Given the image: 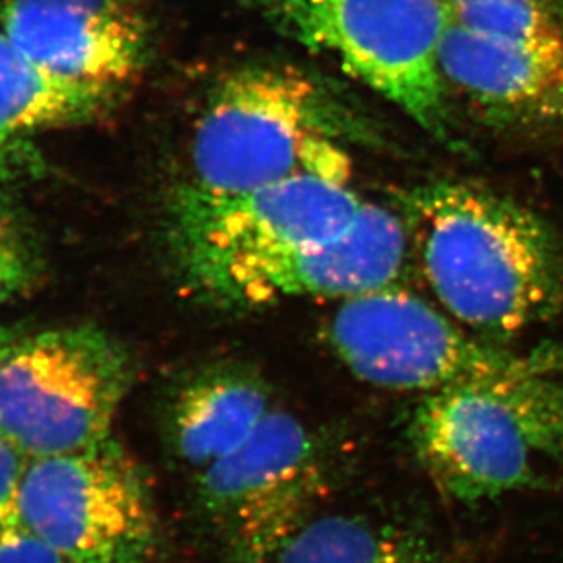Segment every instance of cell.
Here are the masks:
<instances>
[{
  "label": "cell",
  "mask_w": 563,
  "mask_h": 563,
  "mask_svg": "<svg viewBox=\"0 0 563 563\" xmlns=\"http://www.w3.org/2000/svg\"><path fill=\"white\" fill-rule=\"evenodd\" d=\"M409 254L404 219L367 202L356 221L332 240L227 266L191 287L216 303L245 309L287 298L343 301L398 285Z\"/></svg>",
  "instance_id": "10"
},
{
  "label": "cell",
  "mask_w": 563,
  "mask_h": 563,
  "mask_svg": "<svg viewBox=\"0 0 563 563\" xmlns=\"http://www.w3.org/2000/svg\"><path fill=\"white\" fill-rule=\"evenodd\" d=\"M266 563H438L431 543L367 516H312Z\"/></svg>",
  "instance_id": "15"
},
{
  "label": "cell",
  "mask_w": 563,
  "mask_h": 563,
  "mask_svg": "<svg viewBox=\"0 0 563 563\" xmlns=\"http://www.w3.org/2000/svg\"><path fill=\"white\" fill-rule=\"evenodd\" d=\"M10 330L0 329V346L4 345L5 341L10 340L11 338Z\"/></svg>",
  "instance_id": "21"
},
{
  "label": "cell",
  "mask_w": 563,
  "mask_h": 563,
  "mask_svg": "<svg viewBox=\"0 0 563 563\" xmlns=\"http://www.w3.org/2000/svg\"><path fill=\"white\" fill-rule=\"evenodd\" d=\"M338 128L329 97L296 69L234 71L197 123L190 181L177 199H224L298 176L349 181Z\"/></svg>",
  "instance_id": "3"
},
{
  "label": "cell",
  "mask_w": 563,
  "mask_h": 563,
  "mask_svg": "<svg viewBox=\"0 0 563 563\" xmlns=\"http://www.w3.org/2000/svg\"><path fill=\"white\" fill-rule=\"evenodd\" d=\"M440 69L445 88L489 123H563V37H496L449 22Z\"/></svg>",
  "instance_id": "11"
},
{
  "label": "cell",
  "mask_w": 563,
  "mask_h": 563,
  "mask_svg": "<svg viewBox=\"0 0 563 563\" xmlns=\"http://www.w3.org/2000/svg\"><path fill=\"white\" fill-rule=\"evenodd\" d=\"M26 155V152H21L19 139L0 137V196L21 176Z\"/></svg>",
  "instance_id": "20"
},
{
  "label": "cell",
  "mask_w": 563,
  "mask_h": 563,
  "mask_svg": "<svg viewBox=\"0 0 563 563\" xmlns=\"http://www.w3.org/2000/svg\"><path fill=\"white\" fill-rule=\"evenodd\" d=\"M33 277L32 254L0 208V303L24 292Z\"/></svg>",
  "instance_id": "17"
},
{
  "label": "cell",
  "mask_w": 563,
  "mask_h": 563,
  "mask_svg": "<svg viewBox=\"0 0 563 563\" xmlns=\"http://www.w3.org/2000/svg\"><path fill=\"white\" fill-rule=\"evenodd\" d=\"M112 99L113 88L49 71L0 30V137L90 123Z\"/></svg>",
  "instance_id": "14"
},
{
  "label": "cell",
  "mask_w": 563,
  "mask_h": 563,
  "mask_svg": "<svg viewBox=\"0 0 563 563\" xmlns=\"http://www.w3.org/2000/svg\"><path fill=\"white\" fill-rule=\"evenodd\" d=\"M327 335L357 379L404 393L431 394L563 368L559 346L521 354L490 345L398 285L343 299L329 319Z\"/></svg>",
  "instance_id": "5"
},
{
  "label": "cell",
  "mask_w": 563,
  "mask_h": 563,
  "mask_svg": "<svg viewBox=\"0 0 563 563\" xmlns=\"http://www.w3.org/2000/svg\"><path fill=\"white\" fill-rule=\"evenodd\" d=\"M263 8L287 37L330 55L421 128L446 137L440 44L451 19L443 0H263Z\"/></svg>",
  "instance_id": "6"
},
{
  "label": "cell",
  "mask_w": 563,
  "mask_h": 563,
  "mask_svg": "<svg viewBox=\"0 0 563 563\" xmlns=\"http://www.w3.org/2000/svg\"><path fill=\"white\" fill-rule=\"evenodd\" d=\"M16 510L64 563H148L157 548L154 498L112 438L86 451L26 460Z\"/></svg>",
  "instance_id": "7"
},
{
  "label": "cell",
  "mask_w": 563,
  "mask_h": 563,
  "mask_svg": "<svg viewBox=\"0 0 563 563\" xmlns=\"http://www.w3.org/2000/svg\"><path fill=\"white\" fill-rule=\"evenodd\" d=\"M449 19L473 32L510 38H562L563 0H443Z\"/></svg>",
  "instance_id": "16"
},
{
  "label": "cell",
  "mask_w": 563,
  "mask_h": 563,
  "mask_svg": "<svg viewBox=\"0 0 563 563\" xmlns=\"http://www.w3.org/2000/svg\"><path fill=\"white\" fill-rule=\"evenodd\" d=\"M323 487L312 434L279 409L199 473L202 510L235 563L268 562L312 518Z\"/></svg>",
  "instance_id": "8"
},
{
  "label": "cell",
  "mask_w": 563,
  "mask_h": 563,
  "mask_svg": "<svg viewBox=\"0 0 563 563\" xmlns=\"http://www.w3.org/2000/svg\"><path fill=\"white\" fill-rule=\"evenodd\" d=\"M132 383L123 345L91 324L0 346V437L26 460L101 445Z\"/></svg>",
  "instance_id": "4"
},
{
  "label": "cell",
  "mask_w": 563,
  "mask_h": 563,
  "mask_svg": "<svg viewBox=\"0 0 563 563\" xmlns=\"http://www.w3.org/2000/svg\"><path fill=\"white\" fill-rule=\"evenodd\" d=\"M271 410L260 377L234 368L194 377L172 409L177 456L202 473L243 445Z\"/></svg>",
  "instance_id": "13"
},
{
  "label": "cell",
  "mask_w": 563,
  "mask_h": 563,
  "mask_svg": "<svg viewBox=\"0 0 563 563\" xmlns=\"http://www.w3.org/2000/svg\"><path fill=\"white\" fill-rule=\"evenodd\" d=\"M0 563H64L22 523L0 529Z\"/></svg>",
  "instance_id": "18"
},
{
  "label": "cell",
  "mask_w": 563,
  "mask_h": 563,
  "mask_svg": "<svg viewBox=\"0 0 563 563\" xmlns=\"http://www.w3.org/2000/svg\"><path fill=\"white\" fill-rule=\"evenodd\" d=\"M409 441L432 484L457 504L537 487L563 471V383L532 374L426 394Z\"/></svg>",
  "instance_id": "2"
},
{
  "label": "cell",
  "mask_w": 563,
  "mask_h": 563,
  "mask_svg": "<svg viewBox=\"0 0 563 563\" xmlns=\"http://www.w3.org/2000/svg\"><path fill=\"white\" fill-rule=\"evenodd\" d=\"M401 219L441 309L474 334L510 338L562 310V246L520 202L437 181L405 191Z\"/></svg>",
  "instance_id": "1"
},
{
  "label": "cell",
  "mask_w": 563,
  "mask_h": 563,
  "mask_svg": "<svg viewBox=\"0 0 563 563\" xmlns=\"http://www.w3.org/2000/svg\"><path fill=\"white\" fill-rule=\"evenodd\" d=\"M365 205L349 181L324 176L290 177L224 199H177L174 245L191 285L227 266L332 240Z\"/></svg>",
  "instance_id": "9"
},
{
  "label": "cell",
  "mask_w": 563,
  "mask_h": 563,
  "mask_svg": "<svg viewBox=\"0 0 563 563\" xmlns=\"http://www.w3.org/2000/svg\"><path fill=\"white\" fill-rule=\"evenodd\" d=\"M0 30L49 71L113 90L146 54L143 21L123 0H5Z\"/></svg>",
  "instance_id": "12"
},
{
  "label": "cell",
  "mask_w": 563,
  "mask_h": 563,
  "mask_svg": "<svg viewBox=\"0 0 563 563\" xmlns=\"http://www.w3.org/2000/svg\"><path fill=\"white\" fill-rule=\"evenodd\" d=\"M26 457L0 437V529L21 523L16 510V496Z\"/></svg>",
  "instance_id": "19"
}]
</instances>
